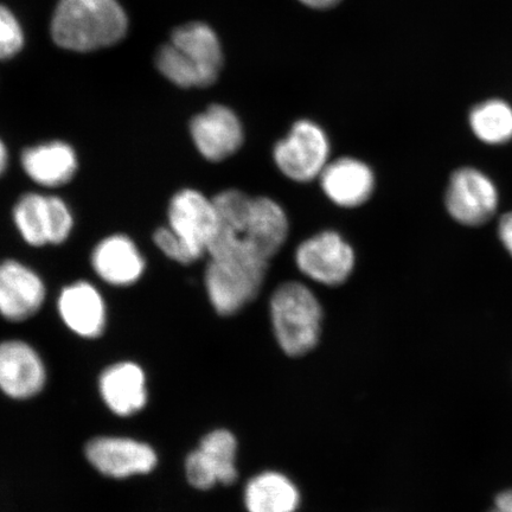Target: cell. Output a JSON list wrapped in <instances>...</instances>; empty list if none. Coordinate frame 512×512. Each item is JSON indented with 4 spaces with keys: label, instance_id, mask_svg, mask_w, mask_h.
<instances>
[{
    "label": "cell",
    "instance_id": "obj_5",
    "mask_svg": "<svg viewBox=\"0 0 512 512\" xmlns=\"http://www.w3.org/2000/svg\"><path fill=\"white\" fill-rule=\"evenodd\" d=\"M268 262L245 252L210 256L206 288L211 305L222 316L238 313L258 297Z\"/></svg>",
    "mask_w": 512,
    "mask_h": 512
},
{
    "label": "cell",
    "instance_id": "obj_7",
    "mask_svg": "<svg viewBox=\"0 0 512 512\" xmlns=\"http://www.w3.org/2000/svg\"><path fill=\"white\" fill-rule=\"evenodd\" d=\"M330 143L322 127L309 120L294 124L275 145L274 162L294 182L306 183L322 175L329 164Z\"/></svg>",
    "mask_w": 512,
    "mask_h": 512
},
{
    "label": "cell",
    "instance_id": "obj_2",
    "mask_svg": "<svg viewBox=\"0 0 512 512\" xmlns=\"http://www.w3.org/2000/svg\"><path fill=\"white\" fill-rule=\"evenodd\" d=\"M127 16L117 0H60L51 36L63 49L89 53L123 40Z\"/></svg>",
    "mask_w": 512,
    "mask_h": 512
},
{
    "label": "cell",
    "instance_id": "obj_20",
    "mask_svg": "<svg viewBox=\"0 0 512 512\" xmlns=\"http://www.w3.org/2000/svg\"><path fill=\"white\" fill-rule=\"evenodd\" d=\"M245 503L249 512H294L300 495L290 479L278 472H264L248 483Z\"/></svg>",
    "mask_w": 512,
    "mask_h": 512
},
{
    "label": "cell",
    "instance_id": "obj_11",
    "mask_svg": "<svg viewBox=\"0 0 512 512\" xmlns=\"http://www.w3.org/2000/svg\"><path fill=\"white\" fill-rule=\"evenodd\" d=\"M192 142L209 162H222L243 144V128L238 115L229 107L213 105L197 114L190 123Z\"/></svg>",
    "mask_w": 512,
    "mask_h": 512
},
{
    "label": "cell",
    "instance_id": "obj_24",
    "mask_svg": "<svg viewBox=\"0 0 512 512\" xmlns=\"http://www.w3.org/2000/svg\"><path fill=\"white\" fill-rule=\"evenodd\" d=\"M23 44L21 24L9 9L0 5V60H8L17 55Z\"/></svg>",
    "mask_w": 512,
    "mask_h": 512
},
{
    "label": "cell",
    "instance_id": "obj_12",
    "mask_svg": "<svg viewBox=\"0 0 512 512\" xmlns=\"http://www.w3.org/2000/svg\"><path fill=\"white\" fill-rule=\"evenodd\" d=\"M89 463L102 475L123 479L149 473L157 465L153 448L126 438H96L86 447Z\"/></svg>",
    "mask_w": 512,
    "mask_h": 512
},
{
    "label": "cell",
    "instance_id": "obj_6",
    "mask_svg": "<svg viewBox=\"0 0 512 512\" xmlns=\"http://www.w3.org/2000/svg\"><path fill=\"white\" fill-rule=\"evenodd\" d=\"M168 227L188 253L191 264L208 253L219 229L213 198L202 192L183 189L171 198Z\"/></svg>",
    "mask_w": 512,
    "mask_h": 512
},
{
    "label": "cell",
    "instance_id": "obj_22",
    "mask_svg": "<svg viewBox=\"0 0 512 512\" xmlns=\"http://www.w3.org/2000/svg\"><path fill=\"white\" fill-rule=\"evenodd\" d=\"M14 221L19 234L28 245H49L48 196L36 192L23 195L14 208Z\"/></svg>",
    "mask_w": 512,
    "mask_h": 512
},
{
    "label": "cell",
    "instance_id": "obj_8",
    "mask_svg": "<svg viewBox=\"0 0 512 512\" xmlns=\"http://www.w3.org/2000/svg\"><path fill=\"white\" fill-rule=\"evenodd\" d=\"M297 266L316 283L338 286L345 283L355 266L354 249L336 232L312 236L296 252Z\"/></svg>",
    "mask_w": 512,
    "mask_h": 512
},
{
    "label": "cell",
    "instance_id": "obj_19",
    "mask_svg": "<svg viewBox=\"0 0 512 512\" xmlns=\"http://www.w3.org/2000/svg\"><path fill=\"white\" fill-rule=\"evenodd\" d=\"M99 384L102 399L119 416L136 414L146 405L145 374L137 364L125 362L107 368Z\"/></svg>",
    "mask_w": 512,
    "mask_h": 512
},
{
    "label": "cell",
    "instance_id": "obj_15",
    "mask_svg": "<svg viewBox=\"0 0 512 512\" xmlns=\"http://www.w3.org/2000/svg\"><path fill=\"white\" fill-rule=\"evenodd\" d=\"M92 267L106 284L131 286L142 279L146 262L134 241L124 234L107 236L95 246Z\"/></svg>",
    "mask_w": 512,
    "mask_h": 512
},
{
    "label": "cell",
    "instance_id": "obj_27",
    "mask_svg": "<svg viewBox=\"0 0 512 512\" xmlns=\"http://www.w3.org/2000/svg\"><path fill=\"white\" fill-rule=\"evenodd\" d=\"M300 2L313 9H329L341 0H300Z\"/></svg>",
    "mask_w": 512,
    "mask_h": 512
},
{
    "label": "cell",
    "instance_id": "obj_23",
    "mask_svg": "<svg viewBox=\"0 0 512 512\" xmlns=\"http://www.w3.org/2000/svg\"><path fill=\"white\" fill-rule=\"evenodd\" d=\"M49 245H61L69 239L74 228V216L68 204L59 196H48Z\"/></svg>",
    "mask_w": 512,
    "mask_h": 512
},
{
    "label": "cell",
    "instance_id": "obj_3",
    "mask_svg": "<svg viewBox=\"0 0 512 512\" xmlns=\"http://www.w3.org/2000/svg\"><path fill=\"white\" fill-rule=\"evenodd\" d=\"M223 54L219 37L209 25L192 22L172 32L169 43L160 47L156 66L160 73L181 88H204L219 78Z\"/></svg>",
    "mask_w": 512,
    "mask_h": 512
},
{
    "label": "cell",
    "instance_id": "obj_28",
    "mask_svg": "<svg viewBox=\"0 0 512 512\" xmlns=\"http://www.w3.org/2000/svg\"><path fill=\"white\" fill-rule=\"evenodd\" d=\"M9 165V152L2 139H0V177L5 174Z\"/></svg>",
    "mask_w": 512,
    "mask_h": 512
},
{
    "label": "cell",
    "instance_id": "obj_1",
    "mask_svg": "<svg viewBox=\"0 0 512 512\" xmlns=\"http://www.w3.org/2000/svg\"><path fill=\"white\" fill-rule=\"evenodd\" d=\"M219 229L208 248L209 256L242 251L270 261L287 239L288 220L271 198L251 197L230 189L213 198Z\"/></svg>",
    "mask_w": 512,
    "mask_h": 512
},
{
    "label": "cell",
    "instance_id": "obj_4",
    "mask_svg": "<svg viewBox=\"0 0 512 512\" xmlns=\"http://www.w3.org/2000/svg\"><path fill=\"white\" fill-rule=\"evenodd\" d=\"M274 335L287 355L297 357L316 347L323 311L309 287L291 281L277 288L271 299Z\"/></svg>",
    "mask_w": 512,
    "mask_h": 512
},
{
    "label": "cell",
    "instance_id": "obj_26",
    "mask_svg": "<svg viewBox=\"0 0 512 512\" xmlns=\"http://www.w3.org/2000/svg\"><path fill=\"white\" fill-rule=\"evenodd\" d=\"M489 512H512V489L499 494Z\"/></svg>",
    "mask_w": 512,
    "mask_h": 512
},
{
    "label": "cell",
    "instance_id": "obj_25",
    "mask_svg": "<svg viewBox=\"0 0 512 512\" xmlns=\"http://www.w3.org/2000/svg\"><path fill=\"white\" fill-rule=\"evenodd\" d=\"M499 239L503 242L505 248L512 256V211L505 214L498 224Z\"/></svg>",
    "mask_w": 512,
    "mask_h": 512
},
{
    "label": "cell",
    "instance_id": "obj_10",
    "mask_svg": "<svg viewBox=\"0 0 512 512\" xmlns=\"http://www.w3.org/2000/svg\"><path fill=\"white\" fill-rule=\"evenodd\" d=\"M236 450L238 443L229 431L217 430L206 435L185 463L189 483L200 490L211 489L219 483L233 484L238 478Z\"/></svg>",
    "mask_w": 512,
    "mask_h": 512
},
{
    "label": "cell",
    "instance_id": "obj_18",
    "mask_svg": "<svg viewBox=\"0 0 512 512\" xmlns=\"http://www.w3.org/2000/svg\"><path fill=\"white\" fill-rule=\"evenodd\" d=\"M59 312L64 324L81 337L96 338L105 330V300L98 288L87 281H76L63 288Z\"/></svg>",
    "mask_w": 512,
    "mask_h": 512
},
{
    "label": "cell",
    "instance_id": "obj_9",
    "mask_svg": "<svg viewBox=\"0 0 512 512\" xmlns=\"http://www.w3.org/2000/svg\"><path fill=\"white\" fill-rule=\"evenodd\" d=\"M446 207L453 219L464 226H482L496 214L498 192L495 184L476 169H459L448 184Z\"/></svg>",
    "mask_w": 512,
    "mask_h": 512
},
{
    "label": "cell",
    "instance_id": "obj_21",
    "mask_svg": "<svg viewBox=\"0 0 512 512\" xmlns=\"http://www.w3.org/2000/svg\"><path fill=\"white\" fill-rule=\"evenodd\" d=\"M470 126L486 144H507L512 140V108L502 100L482 102L473 107Z\"/></svg>",
    "mask_w": 512,
    "mask_h": 512
},
{
    "label": "cell",
    "instance_id": "obj_17",
    "mask_svg": "<svg viewBox=\"0 0 512 512\" xmlns=\"http://www.w3.org/2000/svg\"><path fill=\"white\" fill-rule=\"evenodd\" d=\"M21 164L25 175L43 188L66 185L79 168L75 150L61 140L28 147L22 153Z\"/></svg>",
    "mask_w": 512,
    "mask_h": 512
},
{
    "label": "cell",
    "instance_id": "obj_13",
    "mask_svg": "<svg viewBox=\"0 0 512 512\" xmlns=\"http://www.w3.org/2000/svg\"><path fill=\"white\" fill-rule=\"evenodd\" d=\"M46 285L32 268L17 260L0 264V315L10 322H23L41 309Z\"/></svg>",
    "mask_w": 512,
    "mask_h": 512
},
{
    "label": "cell",
    "instance_id": "obj_16",
    "mask_svg": "<svg viewBox=\"0 0 512 512\" xmlns=\"http://www.w3.org/2000/svg\"><path fill=\"white\" fill-rule=\"evenodd\" d=\"M325 195L343 208H356L366 203L375 187L373 171L354 158H339L325 166L319 176Z\"/></svg>",
    "mask_w": 512,
    "mask_h": 512
},
{
    "label": "cell",
    "instance_id": "obj_14",
    "mask_svg": "<svg viewBox=\"0 0 512 512\" xmlns=\"http://www.w3.org/2000/svg\"><path fill=\"white\" fill-rule=\"evenodd\" d=\"M46 383V369L37 352L22 341L0 343V389L14 399H29Z\"/></svg>",
    "mask_w": 512,
    "mask_h": 512
}]
</instances>
